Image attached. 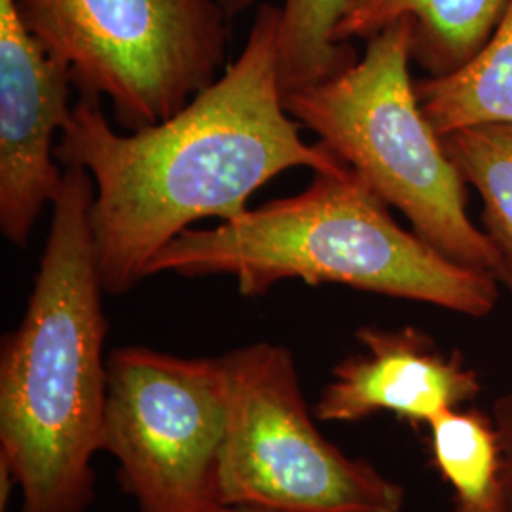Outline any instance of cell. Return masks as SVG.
Wrapping results in <instances>:
<instances>
[{
	"mask_svg": "<svg viewBox=\"0 0 512 512\" xmlns=\"http://www.w3.org/2000/svg\"><path fill=\"white\" fill-rule=\"evenodd\" d=\"M279 23V6L262 4L238 59L156 126L120 133L101 101L74 103L55 158L92 175L90 219L105 293L120 296L147 279L152 260L190 224L245 215L256 190L283 171H348L321 143L302 139L283 105Z\"/></svg>",
	"mask_w": 512,
	"mask_h": 512,
	"instance_id": "obj_1",
	"label": "cell"
},
{
	"mask_svg": "<svg viewBox=\"0 0 512 512\" xmlns=\"http://www.w3.org/2000/svg\"><path fill=\"white\" fill-rule=\"evenodd\" d=\"M92 175L65 167L18 327L0 346V463L19 512H86L103 452L109 321L93 245Z\"/></svg>",
	"mask_w": 512,
	"mask_h": 512,
	"instance_id": "obj_2",
	"label": "cell"
},
{
	"mask_svg": "<svg viewBox=\"0 0 512 512\" xmlns=\"http://www.w3.org/2000/svg\"><path fill=\"white\" fill-rule=\"evenodd\" d=\"M160 274L228 275L249 298L291 279L346 285L475 319L494 311L501 283L404 230L353 169L315 171L296 196L213 228L186 230L152 260L148 277Z\"/></svg>",
	"mask_w": 512,
	"mask_h": 512,
	"instance_id": "obj_3",
	"label": "cell"
},
{
	"mask_svg": "<svg viewBox=\"0 0 512 512\" xmlns=\"http://www.w3.org/2000/svg\"><path fill=\"white\" fill-rule=\"evenodd\" d=\"M365 42V54L346 71L285 93V109L399 209L416 236L501 281L507 258L467 215V183L421 109L410 76V19L393 21Z\"/></svg>",
	"mask_w": 512,
	"mask_h": 512,
	"instance_id": "obj_4",
	"label": "cell"
},
{
	"mask_svg": "<svg viewBox=\"0 0 512 512\" xmlns=\"http://www.w3.org/2000/svg\"><path fill=\"white\" fill-rule=\"evenodd\" d=\"M27 31L71 73L80 97H107L128 131L175 116L217 82L230 21L220 0H14Z\"/></svg>",
	"mask_w": 512,
	"mask_h": 512,
	"instance_id": "obj_5",
	"label": "cell"
},
{
	"mask_svg": "<svg viewBox=\"0 0 512 512\" xmlns=\"http://www.w3.org/2000/svg\"><path fill=\"white\" fill-rule=\"evenodd\" d=\"M226 437L224 507L272 512H401L406 490L370 461L351 458L317 427L293 351L256 342L219 355Z\"/></svg>",
	"mask_w": 512,
	"mask_h": 512,
	"instance_id": "obj_6",
	"label": "cell"
},
{
	"mask_svg": "<svg viewBox=\"0 0 512 512\" xmlns=\"http://www.w3.org/2000/svg\"><path fill=\"white\" fill-rule=\"evenodd\" d=\"M220 357H181L145 346L109 355L103 452L118 463L139 512H222L226 437Z\"/></svg>",
	"mask_w": 512,
	"mask_h": 512,
	"instance_id": "obj_7",
	"label": "cell"
},
{
	"mask_svg": "<svg viewBox=\"0 0 512 512\" xmlns=\"http://www.w3.org/2000/svg\"><path fill=\"white\" fill-rule=\"evenodd\" d=\"M69 69L48 54L19 19L14 0H0V230L25 247L65 171L54 137L71 118Z\"/></svg>",
	"mask_w": 512,
	"mask_h": 512,
	"instance_id": "obj_8",
	"label": "cell"
},
{
	"mask_svg": "<svg viewBox=\"0 0 512 512\" xmlns=\"http://www.w3.org/2000/svg\"><path fill=\"white\" fill-rule=\"evenodd\" d=\"M361 353L332 368L313 414L319 421L355 423L389 412L412 425L475 401L482 382L459 351L446 353L418 327H363Z\"/></svg>",
	"mask_w": 512,
	"mask_h": 512,
	"instance_id": "obj_9",
	"label": "cell"
},
{
	"mask_svg": "<svg viewBox=\"0 0 512 512\" xmlns=\"http://www.w3.org/2000/svg\"><path fill=\"white\" fill-rule=\"evenodd\" d=\"M509 0H348L336 42L368 40L397 19L412 23V63L429 76L456 73L488 42Z\"/></svg>",
	"mask_w": 512,
	"mask_h": 512,
	"instance_id": "obj_10",
	"label": "cell"
},
{
	"mask_svg": "<svg viewBox=\"0 0 512 512\" xmlns=\"http://www.w3.org/2000/svg\"><path fill=\"white\" fill-rule=\"evenodd\" d=\"M416 92L440 137L478 124H512V0L492 37L461 69L421 78Z\"/></svg>",
	"mask_w": 512,
	"mask_h": 512,
	"instance_id": "obj_11",
	"label": "cell"
},
{
	"mask_svg": "<svg viewBox=\"0 0 512 512\" xmlns=\"http://www.w3.org/2000/svg\"><path fill=\"white\" fill-rule=\"evenodd\" d=\"M431 463L452 492V512H509L503 446L492 416L452 408L427 423Z\"/></svg>",
	"mask_w": 512,
	"mask_h": 512,
	"instance_id": "obj_12",
	"label": "cell"
},
{
	"mask_svg": "<svg viewBox=\"0 0 512 512\" xmlns=\"http://www.w3.org/2000/svg\"><path fill=\"white\" fill-rule=\"evenodd\" d=\"M346 4L348 0H281L279 82L283 95L325 82L357 63L353 44H340L334 37Z\"/></svg>",
	"mask_w": 512,
	"mask_h": 512,
	"instance_id": "obj_13",
	"label": "cell"
},
{
	"mask_svg": "<svg viewBox=\"0 0 512 512\" xmlns=\"http://www.w3.org/2000/svg\"><path fill=\"white\" fill-rule=\"evenodd\" d=\"M442 147L484 202L482 222L512 260V124H478L442 135Z\"/></svg>",
	"mask_w": 512,
	"mask_h": 512,
	"instance_id": "obj_14",
	"label": "cell"
},
{
	"mask_svg": "<svg viewBox=\"0 0 512 512\" xmlns=\"http://www.w3.org/2000/svg\"><path fill=\"white\" fill-rule=\"evenodd\" d=\"M501 283L507 285L512 293V260L507 258V266L501 274ZM499 440L503 446V461H505V486H507V507L512 512V393L499 397L492 410Z\"/></svg>",
	"mask_w": 512,
	"mask_h": 512,
	"instance_id": "obj_15",
	"label": "cell"
},
{
	"mask_svg": "<svg viewBox=\"0 0 512 512\" xmlns=\"http://www.w3.org/2000/svg\"><path fill=\"white\" fill-rule=\"evenodd\" d=\"M222 2V6L226 8V12H228V16L234 19L239 14H243L247 8H251L253 4H251V0H220Z\"/></svg>",
	"mask_w": 512,
	"mask_h": 512,
	"instance_id": "obj_16",
	"label": "cell"
},
{
	"mask_svg": "<svg viewBox=\"0 0 512 512\" xmlns=\"http://www.w3.org/2000/svg\"><path fill=\"white\" fill-rule=\"evenodd\" d=\"M222 512H272L262 511V509H249V507H226Z\"/></svg>",
	"mask_w": 512,
	"mask_h": 512,
	"instance_id": "obj_17",
	"label": "cell"
}]
</instances>
